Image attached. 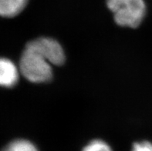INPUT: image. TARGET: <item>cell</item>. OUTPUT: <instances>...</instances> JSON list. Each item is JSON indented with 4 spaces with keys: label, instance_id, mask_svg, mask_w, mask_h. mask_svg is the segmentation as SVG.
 <instances>
[{
    "label": "cell",
    "instance_id": "obj_1",
    "mask_svg": "<svg viewBox=\"0 0 152 151\" xmlns=\"http://www.w3.org/2000/svg\"><path fill=\"white\" fill-rule=\"evenodd\" d=\"M18 66L22 76L31 82H46L53 77V65L29 42L22 52Z\"/></svg>",
    "mask_w": 152,
    "mask_h": 151
},
{
    "label": "cell",
    "instance_id": "obj_2",
    "mask_svg": "<svg viewBox=\"0 0 152 151\" xmlns=\"http://www.w3.org/2000/svg\"><path fill=\"white\" fill-rule=\"evenodd\" d=\"M107 5L121 26L137 28L146 14L145 0H107Z\"/></svg>",
    "mask_w": 152,
    "mask_h": 151
},
{
    "label": "cell",
    "instance_id": "obj_3",
    "mask_svg": "<svg viewBox=\"0 0 152 151\" xmlns=\"http://www.w3.org/2000/svg\"><path fill=\"white\" fill-rule=\"evenodd\" d=\"M30 43L47 58L53 66L62 65L65 61V54L61 45L49 37H40L29 41Z\"/></svg>",
    "mask_w": 152,
    "mask_h": 151
},
{
    "label": "cell",
    "instance_id": "obj_4",
    "mask_svg": "<svg viewBox=\"0 0 152 151\" xmlns=\"http://www.w3.org/2000/svg\"><path fill=\"white\" fill-rule=\"evenodd\" d=\"M20 74L19 66L10 58L0 55V88L14 87L19 82Z\"/></svg>",
    "mask_w": 152,
    "mask_h": 151
},
{
    "label": "cell",
    "instance_id": "obj_5",
    "mask_svg": "<svg viewBox=\"0 0 152 151\" xmlns=\"http://www.w3.org/2000/svg\"><path fill=\"white\" fill-rule=\"evenodd\" d=\"M29 0H0V16L13 18L22 12Z\"/></svg>",
    "mask_w": 152,
    "mask_h": 151
},
{
    "label": "cell",
    "instance_id": "obj_6",
    "mask_svg": "<svg viewBox=\"0 0 152 151\" xmlns=\"http://www.w3.org/2000/svg\"><path fill=\"white\" fill-rule=\"evenodd\" d=\"M0 151H39L35 144L26 139H15L9 142Z\"/></svg>",
    "mask_w": 152,
    "mask_h": 151
},
{
    "label": "cell",
    "instance_id": "obj_7",
    "mask_svg": "<svg viewBox=\"0 0 152 151\" xmlns=\"http://www.w3.org/2000/svg\"><path fill=\"white\" fill-rule=\"evenodd\" d=\"M82 151H112V149L103 140H95L89 143Z\"/></svg>",
    "mask_w": 152,
    "mask_h": 151
},
{
    "label": "cell",
    "instance_id": "obj_8",
    "mask_svg": "<svg viewBox=\"0 0 152 151\" xmlns=\"http://www.w3.org/2000/svg\"><path fill=\"white\" fill-rule=\"evenodd\" d=\"M131 151H152V144L148 141L135 143Z\"/></svg>",
    "mask_w": 152,
    "mask_h": 151
}]
</instances>
